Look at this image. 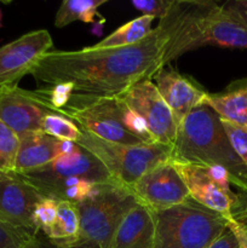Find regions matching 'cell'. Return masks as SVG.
Instances as JSON below:
<instances>
[{"mask_svg":"<svg viewBox=\"0 0 247 248\" xmlns=\"http://www.w3.org/2000/svg\"><path fill=\"white\" fill-rule=\"evenodd\" d=\"M171 161L185 183L190 199L227 219L234 217L241 202V193L232 190L235 181L227 170L210 165Z\"/></svg>","mask_w":247,"mask_h":248,"instance_id":"8","label":"cell"},{"mask_svg":"<svg viewBox=\"0 0 247 248\" xmlns=\"http://www.w3.org/2000/svg\"><path fill=\"white\" fill-rule=\"evenodd\" d=\"M77 144L104 165L110 176L127 188L157 165L171 160L172 148L166 145H124L101 140L81 131Z\"/></svg>","mask_w":247,"mask_h":248,"instance_id":"7","label":"cell"},{"mask_svg":"<svg viewBox=\"0 0 247 248\" xmlns=\"http://www.w3.org/2000/svg\"><path fill=\"white\" fill-rule=\"evenodd\" d=\"M232 218L247 225V193H241V202Z\"/></svg>","mask_w":247,"mask_h":248,"instance_id":"32","label":"cell"},{"mask_svg":"<svg viewBox=\"0 0 247 248\" xmlns=\"http://www.w3.org/2000/svg\"><path fill=\"white\" fill-rule=\"evenodd\" d=\"M153 21H154V17L142 15V16L127 22L124 26L119 27L115 31L102 39L99 43L94 44L93 46L98 48H106L135 45L152 33Z\"/></svg>","mask_w":247,"mask_h":248,"instance_id":"21","label":"cell"},{"mask_svg":"<svg viewBox=\"0 0 247 248\" xmlns=\"http://www.w3.org/2000/svg\"><path fill=\"white\" fill-rule=\"evenodd\" d=\"M223 120L247 127V78L232 81L223 91L206 94L203 103Z\"/></svg>","mask_w":247,"mask_h":248,"instance_id":"18","label":"cell"},{"mask_svg":"<svg viewBox=\"0 0 247 248\" xmlns=\"http://www.w3.org/2000/svg\"><path fill=\"white\" fill-rule=\"evenodd\" d=\"M43 194L17 173L0 174V219L7 224L38 235L33 222L36 205Z\"/></svg>","mask_w":247,"mask_h":248,"instance_id":"14","label":"cell"},{"mask_svg":"<svg viewBox=\"0 0 247 248\" xmlns=\"http://www.w3.org/2000/svg\"><path fill=\"white\" fill-rule=\"evenodd\" d=\"M18 148L19 136L0 121V172L14 173Z\"/></svg>","mask_w":247,"mask_h":248,"instance_id":"23","label":"cell"},{"mask_svg":"<svg viewBox=\"0 0 247 248\" xmlns=\"http://www.w3.org/2000/svg\"><path fill=\"white\" fill-rule=\"evenodd\" d=\"M60 200L44 196L36 205L33 215V222L38 234L46 235L55 223L57 217Z\"/></svg>","mask_w":247,"mask_h":248,"instance_id":"24","label":"cell"},{"mask_svg":"<svg viewBox=\"0 0 247 248\" xmlns=\"http://www.w3.org/2000/svg\"><path fill=\"white\" fill-rule=\"evenodd\" d=\"M138 203L132 190L124 184H98L82 202L77 203L80 216V241L110 247L116 229L131 208Z\"/></svg>","mask_w":247,"mask_h":248,"instance_id":"6","label":"cell"},{"mask_svg":"<svg viewBox=\"0 0 247 248\" xmlns=\"http://www.w3.org/2000/svg\"><path fill=\"white\" fill-rule=\"evenodd\" d=\"M41 131L46 135L61 140L77 142L81 136L79 126L60 113H48L44 118L41 124Z\"/></svg>","mask_w":247,"mask_h":248,"instance_id":"22","label":"cell"},{"mask_svg":"<svg viewBox=\"0 0 247 248\" xmlns=\"http://www.w3.org/2000/svg\"><path fill=\"white\" fill-rule=\"evenodd\" d=\"M2 173V172H0V174H1Z\"/></svg>","mask_w":247,"mask_h":248,"instance_id":"34","label":"cell"},{"mask_svg":"<svg viewBox=\"0 0 247 248\" xmlns=\"http://www.w3.org/2000/svg\"><path fill=\"white\" fill-rule=\"evenodd\" d=\"M207 248H239L237 240L232 230L228 228L217 240L212 242Z\"/></svg>","mask_w":247,"mask_h":248,"instance_id":"31","label":"cell"},{"mask_svg":"<svg viewBox=\"0 0 247 248\" xmlns=\"http://www.w3.org/2000/svg\"><path fill=\"white\" fill-rule=\"evenodd\" d=\"M1 24H2V12L0 10V28H1Z\"/></svg>","mask_w":247,"mask_h":248,"instance_id":"33","label":"cell"},{"mask_svg":"<svg viewBox=\"0 0 247 248\" xmlns=\"http://www.w3.org/2000/svg\"><path fill=\"white\" fill-rule=\"evenodd\" d=\"M131 190L138 202L152 212L181 205L190 199L188 188L171 160L147 172L133 184Z\"/></svg>","mask_w":247,"mask_h":248,"instance_id":"12","label":"cell"},{"mask_svg":"<svg viewBox=\"0 0 247 248\" xmlns=\"http://www.w3.org/2000/svg\"><path fill=\"white\" fill-rule=\"evenodd\" d=\"M227 224L236 237L239 248H247V225L239 222L235 218H228Z\"/></svg>","mask_w":247,"mask_h":248,"instance_id":"29","label":"cell"},{"mask_svg":"<svg viewBox=\"0 0 247 248\" xmlns=\"http://www.w3.org/2000/svg\"><path fill=\"white\" fill-rule=\"evenodd\" d=\"M152 80L171 110L177 126L181 125L196 107L202 106L207 94L193 78L166 67L157 70Z\"/></svg>","mask_w":247,"mask_h":248,"instance_id":"15","label":"cell"},{"mask_svg":"<svg viewBox=\"0 0 247 248\" xmlns=\"http://www.w3.org/2000/svg\"><path fill=\"white\" fill-rule=\"evenodd\" d=\"M35 239L36 236L0 219V248H31Z\"/></svg>","mask_w":247,"mask_h":248,"instance_id":"25","label":"cell"},{"mask_svg":"<svg viewBox=\"0 0 247 248\" xmlns=\"http://www.w3.org/2000/svg\"><path fill=\"white\" fill-rule=\"evenodd\" d=\"M170 40L169 27L162 19L139 43L123 47L81 50H51L36 64L31 77L45 86L70 82L73 97H118L130 87L164 68V56Z\"/></svg>","mask_w":247,"mask_h":248,"instance_id":"1","label":"cell"},{"mask_svg":"<svg viewBox=\"0 0 247 248\" xmlns=\"http://www.w3.org/2000/svg\"><path fill=\"white\" fill-rule=\"evenodd\" d=\"M60 114L74 121L84 132L124 145L153 144L144 121L120 97H72Z\"/></svg>","mask_w":247,"mask_h":248,"instance_id":"4","label":"cell"},{"mask_svg":"<svg viewBox=\"0 0 247 248\" xmlns=\"http://www.w3.org/2000/svg\"><path fill=\"white\" fill-rule=\"evenodd\" d=\"M153 213V248H207L228 229L227 218L189 199Z\"/></svg>","mask_w":247,"mask_h":248,"instance_id":"5","label":"cell"},{"mask_svg":"<svg viewBox=\"0 0 247 248\" xmlns=\"http://www.w3.org/2000/svg\"><path fill=\"white\" fill-rule=\"evenodd\" d=\"M220 121H222V125L235 154L247 167V127L223 120V119H220Z\"/></svg>","mask_w":247,"mask_h":248,"instance_id":"26","label":"cell"},{"mask_svg":"<svg viewBox=\"0 0 247 248\" xmlns=\"http://www.w3.org/2000/svg\"><path fill=\"white\" fill-rule=\"evenodd\" d=\"M171 160L223 167L240 191L247 193V167L230 145L219 115L208 106L196 107L178 126Z\"/></svg>","mask_w":247,"mask_h":248,"instance_id":"3","label":"cell"},{"mask_svg":"<svg viewBox=\"0 0 247 248\" xmlns=\"http://www.w3.org/2000/svg\"><path fill=\"white\" fill-rule=\"evenodd\" d=\"M118 97L144 121L154 143L172 148L178 126L152 79L140 80Z\"/></svg>","mask_w":247,"mask_h":248,"instance_id":"10","label":"cell"},{"mask_svg":"<svg viewBox=\"0 0 247 248\" xmlns=\"http://www.w3.org/2000/svg\"><path fill=\"white\" fill-rule=\"evenodd\" d=\"M107 2V0H64L58 7L55 15V27L63 28L74 22L97 23L106 18L99 14L98 9Z\"/></svg>","mask_w":247,"mask_h":248,"instance_id":"20","label":"cell"},{"mask_svg":"<svg viewBox=\"0 0 247 248\" xmlns=\"http://www.w3.org/2000/svg\"><path fill=\"white\" fill-rule=\"evenodd\" d=\"M154 230L152 211L138 202L120 223L109 248H153Z\"/></svg>","mask_w":247,"mask_h":248,"instance_id":"16","label":"cell"},{"mask_svg":"<svg viewBox=\"0 0 247 248\" xmlns=\"http://www.w3.org/2000/svg\"><path fill=\"white\" fill-rule=\"evenodd\" d=\"M17 174L35 186L39 191L53 183L72 178L85 179L97 184L116 182L104 165L80 145L73 153L60 155L40 169Z\"/></svg>","mask_w":247,"mask_h":248,"instance_id":"9","label":"cell"},{"mask_svg":"<svg viewBox=\"0 0 247 248\" xmlns=\"http://www.w3.org/2000/svg\"><path fill=\"white\" fill-rule=\"evenodd\" d=\"M53 46L46 29L29 31L0 47V87L17 85Z\"/></svg>","mask_w":247,"mask_h":248,"instance_id":"11","label":"cell"},{"mask_svg":"<svg viewBox=\"0 0 247 248\" xmlns=\"http://www.w3.org/2000/svg\"><path fill=\"white\" fill-rule=\"evenodd\" d=\"M31 248H99V246H97L96 244H92V242L81 241L77 245H73V246L61 247V246H56V245L51 244L45 236H43L41 234H38L36 235L35 242H34L33 246Z\"/></svg>","mask_w":247,"mask_h":248,"instance_id":"30","label":"cell"},{"mask_svg":"<svg viewBox=\"0 0 247 248\" xmlns=\"http://www.w3.org/2000/svg\"><path fill=\"white\" fill-rule=\"evenodd\" d=\"M162 21L170 31L164 67L185 52L203 46L247 50L246 27L215 1L174 0Z\"/></svg>","mask_w":247,"mask_h":248,"instance_id":"2","label":"cell"},{"mask_svg":"<svg viewBox=\"0 0 247 248\" xmlns=\"http://www.w3.org/2000/svg\"><path fill=\"white\" fill-rule=\"evenodd\" d=\"M45 236L56 246L67 247L79 244L80 216L77 203L70 201H60L57 217Z\"/></svg>","mask_w":247,"mask_h":248,"instance_id":"19","label":"cell"},{"mask_svg":"<svg viewBox=\"0 0 247 248\" xmlns=\"http://www.w3.org/2000/svg\"><path fill=\"white\" fill-rule=\"evenodd\" d=\"M174 0H132L131 5L145 16L162 19L169 15Z\"/></svg>","mask_w":247,"mask_h":248,"instance_id":"27","label":"cell"},{"mask_svg":"<svg viewBox=\"0 0 247 248\" xmlns=\"http://www.w3.org/2000/svg\"><path fill=\"white\" fill-rule=\"evenodd\" d=\"M223 7L234 15L247 29V0H230L224 2Z\"/></svg>","mask_w":247,"mask_h":248,"instance_id":"28","label":"cell"},{"mask_svg":"<svg viewBox=\"0 0 247 248\" xmlns=\"http://www.w3.org/2000/svg\"><path fill=\"white\" fill-rule=\"evenodd\" d=\"M61 155V140L43 131L19 136V148L15 165V173H24L40 169Z\"/></svg>","mask_w":247,"mask_h":248,"instance_id":"17","label":"cell"},{"mask_svg":"<svg viewBox=\"0 0 247 248\" xmlns=\"http://www.w3.org/2000/svg\"><path fill=\"white\" fill-rule=\"evenodd\" d=\"M48 113L57 111L38 90L27 91L17 85L0 87V121L18 136L41 131V124Z\"/></svg>","mask_w":247,"mask_h":248,"instance_id":"13","label":"cell"}]
</instances>
